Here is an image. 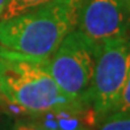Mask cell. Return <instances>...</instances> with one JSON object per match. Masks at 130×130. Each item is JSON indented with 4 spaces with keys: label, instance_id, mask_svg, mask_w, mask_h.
I'll list each match as a JSON object with an SVG mask.
<instances>
[{
    "label": "cell",
    "instance_id": "obj_8",
    "mask_svg": "<svg viewBox=\"0 0 130 130\" xmlns=\"http://www.w3.org/2000/svg\"><path fill=\"white\" fill-rule=\"evenodd\" d=\"M116 110H130V71L127 74L124 88L121 91L118 101H117L116 106H114V109L112 112H116Z\"/></svg>",
    "mask_w": 130,
    "mask_h": 130
},
{
    "label": "cell",
    "instance_id": "obj_11",
    "mask_svg": "<svg viewBox=\"0 0 130 130\" xmlns=\"http://www.w3.org/2000/svg\"><path fill=\"white\" fill-rule=\"evenodd\" d=\"M126 5H127V13H129V24H130V0H126Z\"/></svg>",
    "mask_w": 130,
    "mask_h": 130
},
{
    "label": "cell",
    "instance_id": "obj_4",
    "mask_svg": "<svg viewBox=\"0 0 130 130\" xmlns=\"http://www.w3.org/2000/svg\"><path fill=\"white\" fill-rule=\"evenodd\" d=\"M129 71V36L97 45L93 76L87 96V105L93 112L96 121L114 109Z\"/></svg>",
    "mask_w": 130,
    "mask_h": 130
},
{
    "label": "cell",
    "instance_id": "obj_1",
    "mask_svg": "<svg viewBox=\"0 0 130 130\" xmlns=\"http://www.w3.org/2000/svg\"><path fill=\"white\" fill-rule=\"evenodd\" d=\"M82 0H51L0 20V47L32 59H49L76 28Z\"/></svg>",
    "mask_w": 130,
    "mask_h": 130
},
{
    "label": "cell",
    "instance_id": "obj_13",
    "mask_svg": "<svg viewBox=\"0 0 130 130\" xmlns=\"http://www.w3.org/2000/svg\"><path fill=\"white\" fill-rule=\"evenodd\" d=\"M0 99H2V93H0Z\"/></svg>",
    "mask_w": 130,
    "mask_h": 130
},
{
    "label": "cell",
    "instance_id": "obj_10",
    "mask_svg": "<svg viewBox=\"0 0 130 130\" xmlns=\"http://www.w3.org/2000/svg\"><path fill=\"white\" fill-rule=\"evenodd\" d=\"M7 3H8V0H0V16H2V13H3L4 9H5Z\"/></svg>",
    "mask_w": 130,
    "mask_h": 130
},
{
    "label": "cell",
    "instance_id": "obj_2",
    "mask_svg": "<svg viewBox=\"0 0 130 130\" xmlns=\"http://www.w3.org/2000/svg\"><path fill=\"white\" fill-rule=\"evenodd\" d=\"M0 93L5 101L29 114L86 105L68 99L47 68V59H32L0 47Z\"/></svg>",
    "mask_w": 130,
    "mask_h": 130
},
{
    "label": "cell",
    "instance_id": "obj_5",
    "mask_svg": "<svg viewBox=\"0 0 130 130\" xmlns=\"http://www.w3.org/2000/svg\"><path fill=\"white\" fill-rule=\"evenodd\" d=\"M75 29L95 45L127 37L126 0H82Z\"/></svg>",
    "mask_w": 130,
    "mask_h": 130
},
{
    "label": "cell",
    "instance_id": "obj_12",
    "mask_svg": "<svg viewBox=\"0 0 130 130\" xmlns=\"http://www.w3.org/2000/svg\"><path fill=\"white\" fill-rule=\"evenodd\" d=\"M80 130H92L91 127H83V129H80Z\"/></svg>",
    "mask_w": 130,
    "mask_h": 130
},
{
    "label": "cell",
    "instance_id": "obj_9",
    "mask_svg": "<svg viewBox=\"0 0 130 130\" xmlns=\"http://www.w3.org/2000/svg\"><path fill=\"white\" fill-rule=\"evenodd\" d=\"M12 130H47V129L33 117L28 120H19L14 124Z\"/></svg>",
    "mask_w": 130,
    "mask_h": 130
},
{
    "label": "cell",
    "instance_id": "obj_3",
    "mask_svg": "<svg viewBox=\"0 0 130 130\" xmlns=\"http://www.w3.org/2000/svg\"><path fill=\"white\" fill-rule=\"evenodd\" d=\"M96 51L97 45L74 29L47 59L49 72L60 91L80 105L88 106L87 96L93 76Z\"/></svg>",
    "mask_w": 130,
    "mask_h": 130
},
{
    "label": "cell",
    "instance_id": "obj_6",
    "mask_svg": "<svg viewBox=\"0 0 130 130\" xmlns=\"http://www.w3.org/2000/svg\"><path fill=\"white\" fill-rule=\"evenodd\" d=\"M96 130H130V110H116L105 114L97 121Z\"/></svg>",
    "mask_w": 130,
    "mask_h": 130
},
{
    "label": "cell",
    "instance_id": "obj_7",
    "mask_svg": "<svg viewBox=\"0 0 130 130\" xmlns=\"http://www.w3.org/2000/svg\"><path fill=\"white\" fill-rule=\"evenodd\" d=\"M47 2H51V0H8L4 12L2 13V16H0V20L13 17V16H16V14L26 11V9H30V8H33V7L45 4Z\"/></svg>",
    "mask_w": 130,
    "mask_h": 130
}]
</instances>
